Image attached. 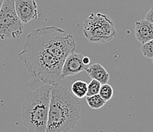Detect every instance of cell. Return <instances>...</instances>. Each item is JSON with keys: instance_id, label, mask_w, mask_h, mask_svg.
<instances>
[{"instance_id": "cell-19", "label": "cell", "mask_w": 153, "mask_h": 132, "mask_svg": "<svg viewBox=\"0 0 153 132\" xmlns=\"http://www.w3.org/2000/svg\"><path fill=\"white\" fill-rule=\"evenodd\" d=\"M152 62H153V58H152Z\"/></svg>"}, {"instance_id": "cell-6", "label": "cell", "mask_w": 153, "mask_h": 132, "mask_svg": "<svg viewBox=\"0 0 153 132\" xmlns=\"http://www.w3.org/2000/svg\"><path fill=\"white\" fill-rule=\"evenodd\" d=\"M23 32V23L15 12V0H4L0 9V40H15Z\"/></svg>"}, {"instance_id": "cell-18", "label": "cell", "mask_w": 153, "mask_h": 132, "mask_svg": "<svg viewBox=\"0 0 153 132\" xmlns=\"http://www.w3.org/2000/svg\"><path fill=\"white\" fill-rule=\"evenodd\" d=\"M3 2H4V0H0V9H1V8H2Z\"/></svg>"}, {"instance_id": "cell-7", "label": "cell", "mask_w": 153, "mask_h": 132, "mask_svg": "<svg viewBox=\"0 0 153 132\" xmlns=\"http://www.w3.org/2000/svg\"><path fill=\"white\" fill-rule=\"evenodd\" d=\"M15 9L23 24L38 19V9L35 0H15Z\"/></svg>"}, {"instance_id": "cell-12", "label": "cell", "mask_w": 153, "mask_h": 132, "mask_svg": "<svg viewBox=\"0 0 153 132\" xmlns=\"http://www.w3.org/2000/svg\"><path fill=\"white\" fill-rule=\"evenodd\" d=\"M86 102H87L88 106L92 109H101L105 105V101L101 98L99 94L90 96L86 97Z\"/></svg>"}, {"instance_id": "cell-17", "label": "cell", "mask_w": 153, "mask_h": 132, "mask_svg": "<svg viewBox=\"0 0 153 132\" xmlns=\"http://www.w3.org/2000/svg\"><path fill=\"white\" fill-rule=\"evenodd\" d=\"M90 62H91V61H90V59L88 58V56L83 57V62H84V64H85L86 65H89Z\"/></svg>"}, {"instance_id": "cell-15", "label": "cell", "mask_w": 153, "mask_h": 132, "mask_svg": "<svg viewBox=\"0 0 153 132\" xmlns=\"http://www.w3.org/2000/svg\"><path fill=\"white\" fill-rule=\"evenodd\" d=\"M141 52L145 57L148 59L153 58V39L146 44H142Z\"/></svg>"}, {"instance_id": "cell-1", "label": "cell", "mask_w": 153, "mask_h": 132, "mask_svg": "<svg viewBox=\"0 0 153 132\" xmlns=\"http://www.w3.org/2000/svg\"><path fill=\"white\" fill-rule=\"evenodd\" d=\"M80 101L60 84L52 86L48 120L45 132H69L81 116Z\"/></svg>"}, {"instance_id": "cell-14", "label": "cell", "mask_w": 153, "mask_h": 132, "mask_svg": "<svg viewBox=\"0 0 153 132\" xmlns=\"http://www.w3.org/2000/svg\"><path fill=\"white\" fill-rule=\"evenodd\" d=\"M101 86V84L99 81H98L97 80H94V79H92L89 82V84H88L86 97H90V96L96 95V94H99Z\"/></svg>"}, {"instance_id": "cell-8", "label": "cell", "mask_w": 153, "mask_h": 132, "mask_svg": "<svg viewBox=\"0 0 153 132\" xmlns=\"http://www.w3.org/2000/svg\"><path fill=\"white\" fill-rule=\"evenodd\" d=\"M83 55L75 52L66 57L62 64L61 71V76L62 78L76 75L80 72L85 71L88 65L83 62Z\"/></svg>"}, {"instance_id": "cell-3", "label": "cell", "mask_w": 153, "mask_h": 132, "mask_svg": "<svg viewBox=\"0 0 153 132\" xmlns=\"http://www.w3.org/2000/svg\"><path fill=\"white\" fill-rule=\"evenodd\" d=\"M52 86L45 84L24 97L22 119L29 132H45Z\"/></svg>"}, {"instance_id": "cell-11", "label": "cell", "mask_w": 153, "mask_h": 132, "mask_svg": "<svg viewBox=\"0 0 153 132\" xmlns=\"http://www.w3.org/2000/svg\"><path fill=\"white\" fill-rule=\"evenodd\" d=\"M88 84L86 82L81 80H78L74 81L71 85V93H72L76 98L82 99L86 97L87 94Z\"/></svg>"}, {"instance_id": "cell-16", "label": "cell", "mask_w": 153, "mask_h": 132, "mask_svg": "<svg viewBox=\"0 0 153 132\" xmlns=\"http://www.w3.org/2000/svg\"><path fill=\"white\" fill-rule=\"evenodd\" d=\"M145 19H146V20L149 21L153 23V6L152 7L151 9H149V11L146 13Z\"/></svg>"}, {"instance_id": "cell-13", "label": "cell", "mask_w": 153, "mask_h": 132, "mask_svg": "<svg viewBox=\"0 0 153 132\" xmlns=\"http://www.w3.org/2000/svg\"><path fill=\"white\" fill-rule=\"evenodd\" d=\"M99 94L101 97V98L104 100L105 102L107 101H109L110 100H111V98L113 97L114 95V90H113V87H111L110 84H108V83L104 84H101V88L99 90Z\"/></svg>"}, {"instance_id": "cell-2", "label": "cell", "mask_w": 153, "mask_h": 132, "mask_svg": "<svg viewBox=\"0 0 153 132\" xmlns=\"http://www.w3.org/2000/svg\"><path fill=\"white\" fill-rule=\"evenodd\" d=\"M28 73L45 84H60L63 62L47 52L36 43L26 38L23 50L18 54Z\"/></svg>"}, {"instance_id": "cell-10", "label": "cell", "mask_w": 153, "mask_h": 132, "mask_svg": "<svg viewBox=\"0 0 153 132\" xmlns=\"http://www.w3.org/2000/svg\"><path fill=\"white\" fill-rule=\"evenodd\" d=\"M85 72L91 79L97 80L101 84H107L109 81V73L101 64L94 63L88 66L87 69H85Z\"/></svg>"}, {"instance_id": "cell-5", "label": "cell", "mask_w": 153, "mask_h": 132, "mask_svg": "<svg viewBox=\"0 0 153 132\" xmlns=\"http://www.w3.org/2000/svg\"><path fill=\"white\" fill-rule=\"evenodd\" d=\"M83 34L88 42L104 44L117 37L114 22L102 13H91L83 23Z\"/></svg>"}, {"instance_id": "cell-9", "label": "cell", "mask_w": 153, "mask_h": 132, "mask_svg": "<svg viewBox=\"0 0 153 132\" xmlns=\"http://www.w3.org/2000/svg\"><path fill=\"white\" fill-rule=\"evenodd\" d=\"M135 36L141 44H146L153 39V23L146 20L137 21L135 23Z\"/></svg>"}, {"instance_id": "cell-4", "label": "cell", "mask_w": 153, "mask_h": 132, "mask_svg": "<svg viewBox=\"0 0 153 132\" xmlns=\"http://www.w3.org/2000/svg\"><path fill=\"white\" fill-rule=\"evenodd\" d=\"M64 62L76 49V39L62 29L51 26L31 31L26 37Z\"/></svg>"}]
</instances>
